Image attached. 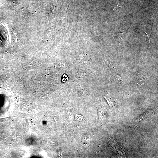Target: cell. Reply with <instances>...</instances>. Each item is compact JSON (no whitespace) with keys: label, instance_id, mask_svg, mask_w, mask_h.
Returning <instances> with one entry per match:
<instances>
[{"label":"cell","instance_id":"obj_1","mask_svg":"<svg viewBox=\"0 0 158 158\" xmlns=\"http://www.w3.org/2000/svg\"><path fill=\"white\" fill-rule=\"evenodd\" d=\"M152 114V113L150 111H147L145 112L143 115L140 116L138 118V121L140 123H142L143 121H145L150 118L151 115Z\"/></svg>","mask_w":158,"mask_h":158},{"label":"cell","instance_id":"obj_2","mask_svg":"<svg viewBox=\"0 0 158 158\" xmlns=\"http://www.w3.org/2000/svg\"><path fill=\"white\" fill-rule=\"evenodd\" d=\"M104 97L111 107H114L115 106L116 104V99H113L108 95H105Z\"/></svg>","mask_w":158,"mask_h":158},{"label":"cell","instance_id":"obj_3","mask_svg":"<svg viewBox=\"0 0 158 158\" xmlns=\"http://www.w3.org/2000/svg\"><path fill=\"white\" fill-rule=\"evenodd\" d=\"M104 61L110 69H112L114 68V67L113 66L111 63L106 60L104 59Z\"/></svg>","mask_w":158,"mask_h":158},{"label":"cell","instance_id":"obj_4","mask_svg":"<svg viewBox=\"0 0 158 158\" xmlns=\"http://www.w3.org/2000/svg\"><path fill=\"white\" fill-rule=\"evenodd\" d=\"M117 80L118 81V82L120 83L121 84H122V83L123 82V81L121 79V77L119 76H117Z\"/></svg>","mask_w":158,"mask_h":158}]
</instances>
